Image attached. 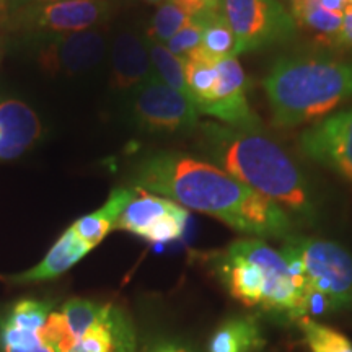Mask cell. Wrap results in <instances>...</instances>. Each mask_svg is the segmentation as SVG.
I'll return each mask as SVG.
<instances>
[{
	"label": "cell",
	"mask_w": 352,
	"mask_h": 352,
	"mask_svg": "<svg viewBox=\"0 0 352 352\" xmlns=\"http://www.w3.org/2000/svg\"><path fill=\"white\" fill-rule=\"evenodd\" d=\"M129 179L132 188L208 214L254 239L292 235L287 210L208 160L178 152H155L132 166Z\"/></svg>",
	"instance_id": "1"
},
{
	"label": "cell",
	"mask_w": 352,
	"mask_h": 352,
	"mask_svg": "<svg viewBox=\"0 0 352 352\" xmlns=\"http://www.w3.org/2000/svg\"><path fill=\"white\" fill-rule=\"evenodd\" d=\"M197 148L210 164L270 197L284 210L298 215L314 214V197L305 176L261 127L202 122L197 126Z\"/></svg>",
	"instance_id": "2"
},
{
	"label": "cell",
	"mask_w": 352,
	"mask_h": 352,
	"mask_svg": "<svg viewBox=\"0 0 352 352\" xmlns=\"http://www.w3.org/2000/svg\"><path fill=\"white\" fill-rule=\"evenodd\" d=\"M263 88L276 126L305 124L352 100V60L283 56L267 70Z\"/></svg>",
	"instance_id": "3"
},
{
	"label": "cell",
	"mask_w": 352,
	"mask_h": 352,
	"mask_svg": "<svg viewBox=\"0 0 352 352\" xmlns=\"http://www.w3.org/2000/svg\"><path fill=\"white\" fill-rule=\"evenodd\" d=\"M215 272L245 307L298 321L308 316V284L290 274L279 250L261 239L235 240L215 258Z\"/></svg>",
	"instance_id": "4"
},
{
	"label": "cell",
	"mask_w": 352,
	"mask_h": 352,
	"mask_svg": "<svg viewBox=\"0 0 352 352\" xmlns=\"http://www.w3.org/2000/svg\"><path fill=\"white\" fill-rule=\"evenodd\" d=\"M111 13L109 0H59L8 8L7 26L34 41L100 28Z\"/></svg>",
	"instance_id": "5"
},
{
	"label": "cell",
	"mask_w": 352,
	"mask_h": 352,
	"mask_svg": "<svg viewBox=\"0 0 352 352\" xmlns=\"http://www.w3.org/2000/svg\"><path fill=\"white\" fill-rule=\"evenodd\" d=\"M220 10L235 34L236 56L287 43L297 33L296 21L279 0H222Z\"/></svg>",
	"instance_id": "6"
},
{
	"label": "cell",
	"mask_w": 352,
	"mask_h": 352,
	"mask_svg": "<svg viewBox=\"0 0 352 352\" xmlns=\"http://www.w3.org/2000/svg\"><path fill=\"white\" fill-rule=\"evenodd\" d=\"M305 267L308 290L327 298L329 311L352 310V253L331 240L290 235Z\"/></svg>",
	"instance_id": "7"
},
{
	"label": "cell",
	"mask_w": 352,
	"mask_h": 352,
	"mask_svg": "<svg viewBox=\"0 0 352 352\" xmlns=\"http://www.w3.org/2000/svg\"><path fill=\"white\" fill-rule=\"evenodd\" d=\"M131 118L138 129L151 134L191 132L199 124V111L191 96L157 76L131 94Z\"/></svg>",
	"instance_id": "8"
},
{
	"label": "cell",
	"mask_w": 352,
	"mask_h": 352,
	"mask_svg": "<svg viewBox=\"0 0 352 352\" xmlns=\"http://www.w3.org/2000/svg\"><path fill=\"white\" fill-rule=\"evenodd\" d=\"M36 63L50 76H77L95 69L107 51L101 28L34 41Z\"/></svg>",
	"instance_id": "9"
},
{
	"label": "cell",
	"mask_w": 352,
	"mask_h": 352,
	"mask_svg": "<svg viewBox=\"0 0 352 352\" xmlns=\"http://www.w3.org/2000/svg\"><path fill=\"white\" fill-rule=\"evenodd\" d=\"M298 144L303 155L352 184V107L308 127Z\"/></svg>",
	"instance_id": "10"
},
{
	"label": "cell",
	"mask_w": 352,
	"mask_h": 352,
	"mask_svg": "<svg viewBox=\"0 0 352 352\" xmlns=\"http://www.w3.org/2000/svg\"><path fill=\"white\" fill-rule=\"evenodd\" d=\"M217 72V83L212 94L196 104L199 114H208L232 127H261L258 114L250 107L246 96L248 80L236 56L220 59Z\"/></svg>",
	"instance_id": "11"
},
{
	"label": "cell",
	"mask_w": 352,
	"mask_h": 352,
	"mask_svg": "<svg viewBox=\"0 0 352 352\" xmlns=\"http://www.w3.org/2000/svg\"><path fill=\"white\" fill-rule=\"evenodd\" d=\"M51 311V302H16L0 320V352H56L43 334Z\"/></svg>",
	"instance_id": "12"
},
{
	"label": "cell",
	"mask_w": 352,
	"mask_h": 352,
	"mask_svg": "<svg viewBox=\"0 0 352 352\" xmlns=\"http://www.w3.org/2000/svg\"><path fill=\"white\" fill-rule=\"evenodd\" d=\"M65 352H135V331L129 315L103 303L100 315Z\"/></svg>",
	"instance_id": "13"
},
{
	"label": "cell",
	"mask_w": 352,
	"mask_h": 352,
	"mask_svg": "<svg viewBox=\"0 0 352 352\" xmlns=\"http://www.w3.org/2000/svg\"><path fill=\"white\" fill-rule=\"evenodd\" d=\"M155 77L147 38L135 32H122L111 47V88L116 91L138 90Z\"/></svg>",
	"instance_id": "14"
},
{
	"label": "cell",
	"mask_w": 352,
	"mask_h": 352,
	"mask_svg": "<svg viewBox=\"0 0 352 352\" xmlns=\"http://www.w3.org/2000/svg\"><path fill=\"white\" fill-rule=\"evenodd\" d=\"M41 134V122L28 104L16 98L0 100V162L23 155Z\"/></svg>",
	"instance_id": "15"
},
{
	"label": "cell",
	"mask_w": 352,
	"mask_h": 352,
	"mask_svg": "<svg viewBox=\"0 0 352 352\" xmlns=\"http://www.w3.org/2000/svg\"><path fill=\"white\" fill-rule=\"evenodd\" d=\"M90 252V246L78 239L77 233L69 227L47 252L46 256L43 258L41 263L36 264L32 270L7 277V280L12 284L23 285L54 279V277H59L64 272H67L72 266H76Z\"/></svg>",
	"instance_id": "16"
},
{
	"label": "cell",
	"mask_w": 352,
	"mask_h": 352,
	"mask_svg": "<svg viewBox=\"0 0 352 352\" xmlns=\"http://www.w3.org/2000/svg\"><path fill=\"white\" fill-rule=\"evenodd\" d=\"M135 195H138V189L135 188L113 189L108 201L103 204V208L88 215H83V217L76 220L70 228L77 233L78 239L85 241L94 250L116 227V222L122 214V210L134 199Z\"/></svg>",
	"instance_id": "17"
},
{
	"label": "cell",
	"mask_w": 352,
	"mask_h": 352,
	"mask_svg": "<svg viewBox=\"0 0 352 352\" xmlns=\"http://www.w3.org/2000/svg\"><path fill=\"white\" fill-rule=\"evenodd\" d=\"M175 204L176 202L166 199V197L138 189V195L122 210L114 228L134 233V235L144 239L145 233L151 230L162 217H165L175 208Z\"/></svg>",
	"instance_id": "18"
},
{
	"label": "cell",
	"mask_w": 352,
	"mask_h": 352,
	"mask_svg": "<svg viewBox=\"0 0 352 352\" xmlns=\"http://www.w3.org/2000/svg\"><path fill=\"white\" fill-rule=\"evenodd\" d=\"M290 15L296 21L297 28L305 30L316 41L327 46H333L340 36L342 28V15L324 10L314 0H289Z\"/></svg>",
	"instance_id": "19"
},
{
	"label": "cell",
	"mask_w": 352,
	"mask_h": 352,
	"mask_svg": "<svg viewBox=\"0 0 352 352\" xmlns=\"http://www.w3.org/2000/svg\"><path fill=\"white\" fill-rule=\"evenodd\" d=\"M263 334L253 316L227 320L209 341V352H258L263 347Z\"/></svg>",
	"instance_id": "20"
},
{
	"label": "cell",
	"mask_w": 352,
	"mask_h": 352,
	"mask_svg": "<svg viewBox=\"0 0 352 352\" xmlns=\"http://www.w3.org/2000/svg\"><path fill=\"white\" fill-rule=\"evenodd\" d=\"M219 60L206 54L201 47L184 57V77L195 104L209 98L217 83Z\"/></svg>",
	"instance_id": "21"
},
{
	"label": "cell",
	"mask_w": 352,
	"mask_h": 352,
	"mask_svg": "<svg viewBox=\"0 0 352 352\" xmlns=\"http://www.w3.org/2000/svg\"><path fill=\"white\" fill-rule=\"evenodd\" d=\"M202 21H204V32H202L201 50L214 59H226V57L236 56V39L232 28L228 26L227 20L223 19L222 10L204 13Z\"/></svg>",
	"instance_id": "22"
},
{
	"label": "cell",
	"mask_w": 352,
	"mask_h": 352,
	"mask_svg": "<svg viewBox=\"0 0 352 352\" xmlns=\"http://www.w3.org/2000/svg\"><path fill=\"white\" fill-rule=\"evenodd\" d=\"M147 46L148 52H151L153 72H155L157 78H160L162 82L171 88H175V90L189 95L186 77H184L183 57L175 56L165 44L151 41V39H147Z\"/></svg>",
	"instance_id": "23"
},
{
	"label": "cell",
	"mask_w": 352,
	"mask_h": 352,
	"mask_svg": "<svg viewBox=\"0 0 352 352\" xmlns=\"http://www.w3.org/2000/svg\"><path fill=\"white\" fill-rule=\"evenodd\" d=\"M297 324L302 329L303 341L310 352H352L349 338L338 329L321 324L308 316L298 320Z\"/></svg>",
	"instance_id": "24"
},
{
	"label": "cell",
	"mask_w": 352,
	"mask_h": 352,
	"mask_svg": "<svg viewBox=\"0 0 352 352\" xmlns=\"http://www.w3.org/2000/svg\"><path fill=\"white\" fill-rule=\"evenodd\" d=\"M191 19L192 16L186 10H183L171 0H166V2L160 3V7L152 15L145 38L151 39V41L166 44L183 26L188 25Z\"/></svg>",
	"instance_id": "25"
},
{
	"label": "cell",
	"mask_w": 352,
	"mask_h": 352,
	"mask_svg": "<svg viewBox=\"0 0 352 352\" xmlns=\"http://www.w3.org/2000/svg\"><path fill=\"white\" fill-rule=\"evenodd\" d=\"M188 217V209L175 204V208L165 217H162L151 230L145 233L144 240L151 241V243H166V241L178 240L184 233Z\"/></svg>",
	"instance_id": "26"
},
{
	"label": "cell",
	"mask_w": 352,
	"mask_h": 352,
	"mask_svg": "<svg viewBox=\"0 0 352 352\" xmlns=\"http://www.w3.org/2000/svg\"><path fill=\"white\" fill-rule=\"evenodd\" d=\"M202 32H204V21L202 16H192L188 21L186 26H183L168 43L165 44L168 50L178 57H186L189 52H192L201 46Z\"/></svg>",
	"instance_id": "27"
},
{
	"label": "cell",
	"mask_w": 352,
	"mask_h": 352,
	"mask_svg": "<svg viewBox=\"0 0 352 352\" xmlns=\"http://www.w3.org/2000/svg\"><path fill=\"white\" fill-rule=\"evenodd\" d=\"M176 6L186 10L191 16H199L209 12H219L222 0H171Z\"/></svg>",
	"instance_id": "28"
},
{
	"label": "cell",
	"mask_w": 352,
	"mask_h": 352,
	"mask_svg": "<svg viewBox=\"0 0 352 352\" xmlns=\"http://www.w3.org/2000/svg\"><path fill=\"white\" fill-rule=\"evenodd\" d=\"M334 47H338L340 51L352 52V7L347 6L342 15V28L340 36L336 38Z\"/></svg>",
	"instance_id": "29"
},
{
	"label": "cell",
	"mask_w": 352,
	"mask_h": 352,
	"mask_svg": "<svg viewBox=\"0 0 352 352\" xmlns=\"http://www.w3.org/2000/svg\"><path fill=\"white\" fill-rule=\"evenodd\" d=\"M318 3L324 10L334 13H344L347 7L346 0H318Z\"/></svg>",
	"instance_id": "30"
},
{
	"label": "cell",
	"mask_w": 352,
	"mask_h": 352,
	"mask_svg": "<svg viewBox=\"0 0 352 352\" xmlns=\"http://www.w3.org/2000/svg\"><path fill=\"white\" fill-rule=\"evenodd\" d=\"M59 2V0H7L8 8H15L21 6H33V3H51Z\"/></svg>",
	"instance_id": "31"
},
{
	"label": "cell",
	"mask_w": 352,
	"mask_h": 352,
	"mask_svg": "<svg viewBox=\"0 0 352 352\" xmlns=\"http://www.w3.org/2000/svg\"><path fill=\"white\" fill-rule=\"evenodd\" d=\"M157 352H188V351L179 349V347H165V349H160V351H157Z\"/></svg>",
	"instance_id": "32"
},
{
	"label": "cell",
	"mask_w": 352,
	"mask_h": 352,
	"mask_svg": "<svg viewBox=\"0 0 352 352\" xmlns=\"http://www.w3.org/2000/svg\"><path fill=\"white\" fill-rule=\"evenodd\" d=\"M7 8H8V3H7V0H0V12L7 10Z\"/></svg>",
	"instance_id": "33"
},
{
	"label": "cell",
	"mask_w": 352,
	"mask_h": 352,
	"mask_svg": "<svg viewBox=\"0 0 352 352\" xmlns=\"http://www.w3.org/2000/svg\"><path fill=\"white\" fill-rule=\"evenodd\" d=\"M144 2H147V3H164V2H166V0H144Z\"/></svg>",
	"instance_id": "34"
},
{
	"label": "cell",
	"mask_w": 352,
	"mask_h": 352,
	"mask_svg": "<svg viewBox=\"0 0 352 352\" xmlns=\"http://www.w3.org/2000/svg\"><path fill=\"white\" fill-rule=\"evenodd\" d=\"M2 51H3V47H2V41H0V60H2Z\"/></svg>",
	"instance_id": "35"
},
{
	"label": "cell",
	"mask_w": 352,
	"mask_h": 352,
	"mask_svg": "<svg viewBox=\"0 0 352 352\" xmlns=\"http://www.w3.org/2000/svg\"><path fill=\"white\" fill-rule=\"evenodd\" d=\"M346 2H347V6L352 7V0H346Z\"/></svg>",
	"instance_id": "36"
},
{
	"label": "cell",
	"mask_w": 352,
	"mask_h": 352,
	"mask_svg": "<svg viewBox=\"0 0 352 352\" xmlns=\"http://www.w3.org/2000/svg\"><path fill=\"white\" fill-rule=\"evenodd\" d=\"M314 2H318V0H314Z\"/></svg>",
	"instance_id": "37"
}]
</instances>
